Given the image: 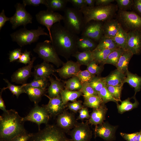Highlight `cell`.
Wrapping results in <instances>:
<instances>
[{"label":"cell","mask_w":141,"mask_h":141,"mask_svg":"<svg viewBox=\"0 0 141 141\" xmlns=\"http://www.w3.org/2000/svg\"><path fill=\"white\" fill-rule=\"evenodd\" d=\"M51 44L58 55L67 61L78 49L77 35L67 29L60 23L55 24L50 30Z\"/></svg>","instance_id":"6da1fadb"},{"label":"cell","mask_w":141,"mask_h":141,"mask_svg":"<svg viewBox=\"0 0 141 141\" xmlns=\"http://www.w3.org/2000/svg\"><path fill=\"white\" fill-rule=\"evenodd\" d=\"M23 118L11 109L0 116V139L10 141L17 136L26 132Z\"/></svg>","instance_id":"7a4b0ae2"},{"label":"cell","mask_w":141,"mask_h":141,"mask_svg":"<svg viewBox=\"0 0 141 141\" xmlns=\"http://www.w3.org/2000/svg\"><path fill=\"white\" fill-rule=\"evenodd\" d=\"M83 14L85 25L91 21L105 22L113 19L118 10L117 6L111 4L105 6H86L80 10Z\"/></svg>","instance_id":"3957f363"},{"label":"cell","mask_w":141,"mask_h":141,"mask_svg":"<svg viewBox=\"0 0 141 141\" xmlns=\"http://www.w3.org/2000/svg\"><path fill=\"white\" fill-rule=\"evenodd\" d=\"M63 11L64 26L77 35L81 33L85 24L84 15L80 10L74 7H67Z\"/></svg>","instance_id":"277c9868"},{"label":"cell","mask_w":141,"mask_h":141,"mask_svg":"<svg viewBox=\"0 0 141 141\" xmlns=\"http://www.w3.org/2000/svg\"><path fill=\"white\" fill-rule=\"evenodd\" d=\"M44 29L38 26L37 29L29 30L24 27L11 33L10 35L13 41L16 42L20 47L37 42L41 35L49 36Z\"/></svg>","instance_id":"5b68a950"},{"label":"cell","mask_w":141,"mask_h":141,"mask_svg":"<svg viewBox=\"0 0 141 141\" xmlns=\"http://www.w3.org/2000/svg\"><path fill=\"white\" fill-rule=\"evenodd\" d=\"M57 125L46 124L45 127L33 134L28 141H72Z\"/></svg>","instance_id":"8992f818"},{"label":"cell","mask_w":141,"mask_h":141,"mask_svg":"<svg viewBox=\"0 0 141 141\" xmlns=\"http://www.w3.org/2000/svg\"><path fill=\"white\" fill-rule=\"evenodd\" d=\"M33 51L43 61L52 63L57 68L62 66L64 63L60 58L51 44V40H45L38 43Z\"/></svg>","instance_id":"52a82bcc"},{"label":"cell","mask_w":141,"mask_h":141,"mask_svg":"<svg viewBox=\"0 0 141 141\" xmlns=\"http://www.w3.org/2000/svg\"><path fill=\"white\" fill-rule=\"evenodd\" d=\"M117 18L121 26L127 32L135 30H141V16L134 11L119 10Z\"/></svg>","instance_id":"ba28073f"},{"label":"cell","mask_w":141,"mask_h":141,"mask_svg":"<svg viewBox=\"0 0 141 141\" xmlns=\"http://www.w3.org/2000/svg\"><path fill=\"white\" fill-rule=\"evenodd\" d=\"M15 7L16 9L15 12L10 17V21L12 29H15L21 26L25 27L27 24L32 23L33 17L27 11L26 7L22 3H17L15 5Z\"/></svg>","instance_id":"9c48e42d"},{"label":"cell","mask_w":141,"mask_h":141,"mask_svg":"<svg viewBox=\"0 0 141 141\" xmlns=\"http://www.w3.org/2000/svg\"><path fill=\"white\" fill-rule=\"evenodd\" d=\"M36 20L41 25L45 26L49 33L51 41L52 40L50 30L54 24L60 23L63 19V16L56 12L48 10L39 11L36 15Z\"/></svg>","instance_id":"30bf717a"},{"label":"cell","mask_w":141,"mask_h":141,"mask_svg":"<svg viewBox=\"0 0 141 141\" xmlns=\"http://www.w3.org/2000/svg\"><path fill=\"white\" fill-rule=\"evenodd\" d=\"M50 116L45 108L42 105L40 106L38 104H35L34 107L30 110L28 114L23 118L25 122L29 121L37 124L39 130H40L41 124H47Z\"/></svg>","instance_id":"8fae6325"},{"label":"cell","mask_w":141,"mask_h":141,"mask_svg":"<svg viewBox=\"0 0 141 141\" xmlns=\"http://www.w3.org/2000/svg\"><path fill=\"white\" fill-rule=\"evenodd\" d=\"M88 121L84 122H77L75 126L68 133L71 137L72 141H90L92 137Z\"/></svg>","instance_id":"7c38bea8"},{"label":"cell","mask_w":141,"mask_h":141,"mask_svg":"<svg viewBox=\"0 0 141 141\" xmlns=\"http://www.w3.org/2000/svg\"><path fill=\"white\" fill-rule=\"evenodd\" d=\"M102 22L91 21L85 25L81 34V36H85L99 42L103 36Z\"/></svg>","instance_id":"4fadbf2b"},{"label":"cell","mask_w":141,"mask_h":141,"mask_svg":"<svg viewBox=\"0 0 141 141\" xmlns=\"http://www.w3.org/2000/svg\"><path fill=\"white\" fill-rule=\"evenodd\" d=\"M117 126H114L108 123L103 122L102 124L96 126L94 131L95 138L99 137L106 141H112L115 139V132Z\"/></svg>","instance_id":"5bb4252c"},{"label":"cell","mask_w":141,"mask_h":141,"mask_svg":"<svg viewBox=\"0 0 141 141\" xmlns=\"http://www.w3.org/2000/svg\"><path fill=\"white\" fill-rule=\"evenodd\" d=\"M126 50L133 55L141 53V30H135L128 32Z\"/></svg>","instance_id":"9a60e30c"},{"label":"cell","mask_w":141,"mask_h":141,"mask_svg":"<svg viewBox=\"0 0 141 141\" xmlns=\"http://www.w3.org/2000/svg\"><path fill=\"white\" fill-rule=\"evenodd\" d=\"M57 125L66 133H68L78 122L73 114L65 110L57 116Z\"/></svg>","instance_id":"2e32d148"},{"label":"cell","mask_w":141,"mask_h":141,"mask_svg":"<svg viewBox=\"0 0 141 141\" xmlns=\"http://www.w3.org/2000/svg\"><path fill=\"white\" fill-rule=\"evenodd\" d=\"M36 58L33 57L31 63L27 65L18 69L11 76V80L17 84H23L26 83L28 79L32 75V69Z\"/></svg>","instance_id":"e0dca14e"},{"label":"cell","mask_w":141,"mask_h":141,"mask_svg":"<svg viewBox=\"0 0 141 141\" xmlns=\"http://www.w3.org/2000/svg\"><path fill=\"white\" fill-rule=\"evenodd\" d=\"M81 66L77 61L68 60L64 63L61 68L56 69V72L61 78L69 79L75 76L76 73L81 70Z\"/></svg>","instance_id":"ac0fdd59"},{"label":"cell","mask_w":141,"mask_h":141,"mask_svg":"<svg viewBox=\"0 0 141 141\" xmlns=\"http://www.w3.org/2000/svg\"><path fill=\"white\" fill-rule=\"evenodd\" d=\"M49 99L47 104L43 105L46 109L50 117H55L65 110V105L63 103L60 95L53 98L45 95Z\"/></svg>","instance_id":"d6986e66"},{"label":"cell","mask_w":141,"mask_h":141,"mask_svg":"<svg viewBox=\"0 0 141 141\" xmlns=\"http://www.w3.org/2000/svg\"><path fill=\"white\" fill-rule=\"evenodd\" d=\"M54 66L49 63L43 61L34 67L32 75L34 77H40L48 78L56 72Z\"/></svg>","instance_id":"ffe728a7"},{"label":"cell","mask_w":141,"mask_h":141,"mask_svg":"<svg viewBox=\"0 0 141 141\" xmlns=\"http://www.w3.org/2000/svg\"><path fill=\"white\" fill-rule=\"evenodd\" d=\"M105 104H103L97 109H93L88 121L89 124L95 126L102 124L105 119L108 109Z\"/></svg>","instance_id":"44dd1931"},{"label":"cell","mask_w":141,"mask_h":141,"mask_svg":"<svg viewBox=\"0 0 141 141\" xmlns=\"http://www.w3.org/2000/svg\"><path fill=\"white\" fill-rule=\"evenodd\" d=\"M121 26L117 19H113L104 22L103 26V36L113 39L119 31Z\"/></svg>","instance_id":"7402d4cb"},{"label":"cell","mask_w":141,"mask_h":141,"mask_svg":"<svg viewBox=\"0 0 141 141\" xmlns=\"http://www.w3.org/2000/svg\"><path fill=\"white\" fill-rule=\"evenodd\" d=\"M55 79L51 76L49 77L48 79L50 84L48 89V97L51 98L56 97L60 95L61 91L64 89V84L55 75Z\"/></svg>","instance_id":"603a6c76"},{"label":"cell","mask_w":141,"mask_h":141,"mask_svg":"<svg viewBox=\"0 0 141 141\" xmlns=\"http://www.w3.org/2000/svg\"><path fill=\"white\" fill-rule=\"evenodd\" d=\"M126 74L122 73L117 69L105 77L106 85L119 86L123 85Z\"/></svg>","instance_id":"cb8c5ba5"},{"label":"cell","mask_w":141,"mask_h":141,"mask_svg":"<svg viewBox=\"0 0 141 141\" xmlns=\"http://www.w3.org/2000/svg\"><path fill=\"white\" fill-rule=\"evenodd\" d=\"M26 93L30 100L34 104H38L42 97L45 95L46 90L42 89L31 86H25L22 84Z\"/></svg>","instance_id":"d4e9b609"},{"label":"cell","mask_w":141,"mask_h":141,"mask_svg":"<svg viewBox=\"0 0 141 141\" xmlns=\"http://www.w3.org/2000/svg\"><path fill=\"white\" fill-rule=\"evenodd\" d=\"M97 44L90 38L83 36L79 37L77 41L78 49L81 51H92L96 48Z\"/></svg>","instance_id":"484cf974"},{"label":"cell","mask_w":141,"mask_h":141,"mask_svg":"<svg viewBox=\"0 0 141 141\" xmlns=\"http://www.w3.org/2000/svg\"><path fill=\"white\" fill-rule=\"evenodd\" d=\"M134 55L130 51L125 50L121 55L116 67L121 72L125 74L128 70L129 62Z\"/></svg>","instance_id":"4316f807"},{"label":"cell","mask_w":141,"mask_h":141,"mask_svg":"<svg viewBox=\"0 0 141 141\" xmlns=\"http://www.w3.org/2000/svg\"><path fill=\"white\" fill-rule=\"evenodd\" d=\"M125 83H128L134 88L135 92L134 96L141 89V77L131 73L128 70L126 73V77L124 81V84Z\"/></svg>","instance_id":"83f0119b"},{"label":"cell","mask_w":141,"mask_h":141,"mask_svg":"<svg viewBox=\"0 0 141 141\" xmlns=\"http://www.w3.org/2000/svg\"><path fill=\"white\" fill-rule=\"evenodd\" d=\"M60 95L65 105L67 104L69 101L72 102L76 101L78 98L83 96L82 93L80 90L71 91L66 89L61 91Z\"/></svg>","instance_id":"f1b7e54d"},{"label":"cell","mask_w":141,"mask_h":141,"mask_svg":"<svg viewBox=\"0 0 141 141\" xmlns=\"http://www.w3.org/2000/svg\"><path fill=\"white\" fill-rule=\"evenodd\" d=\"M72 56L75 57L77 61L81 66H87L94 60L92 51H78L73 54Z\"/></svg>","instance_id":"f546056e"},{"label":"cell","mask_w":141,"mask_h":141,"mask_svg":"<svg viewBox=\"0 0 141 141\" xmlns=\"http://www.w3.org/2000/svg\"><path fill=\"white\" fill-rule=\"evenodd\" d=\"M115 49H95L92 51L94 60L99 64L104 66L109 55Z\"/></svg>","instance_id":"4dcf8cb0"},{"label":"cell","mask_w":141,"mask_h":141,"mask_svg":"<svg viewBox=\"0 0 141 141\" xmlns=\"http://www.w3.org/2000/svg\"><path fill=\"white\" fill-rule=\"evenodd\" d=\"M47 10L55 12L56 11H63L65 10L68 0H46Z\"/></svg>","instance_id":"1f68e13d"},{"label":"cell","mask_w":141,"mask_h":141,"mask_svg":"<svg viewBox=\"0 0 141 141\" xmlns=\"http://www.w3.org/2000/svg\"><path fill=\"white\" fill-rule=\"evenodd\" d=\"M128 32L121 26L120 29L113 38L115 42L120 48L126 50Z\"/></svg>","instance_id":"d6a6232c"},{"label":"cell","mask_w":141,"mask_h":141,"mask_svg":"<svg viewBox=\"0 0 141 141\" xmlns=\"http://www.w3.org/2000/svg\"><path fill=\"white\" fill-rule=\"evenodd\" d=\"M135 101L133 103L131 102L130 98H128L125 100L121 102V104H119L117 103V108L118 112L120 114H122L127 111H130L134 108H137L139 103L135 97V96L133 97Z\"/></svg>","instance_id":"836d02e7"},{"label":"cell","mask_w":141,"mask_h":141,"mask_svg":"<svg viewBox=\"0 0 141 141\" xmlns=\"http://www.w3.org/2000/svg\"><path fill=\"white\" fill-rule=\"evenodd\" d=\"M119 48L112 38L103 36L95 49H113Z\"/></svg>","instance_id":"e575fe53"},{"label":"cell","mask_w":141,"mask_h":141,"mask_svg":"<svg viewBox=\"0 0 141 141\" xmlns=\"http://www.w3.org/2000/svg\"><path fill=\"white\" fill-rule=\"evenodd\" d=\"M84 98L83 105L87 108L97 109L104 103L101 98L98 95Z\"/></svg>","instance_id":"d590c367"},{"label":"cell","mask_w":141,"mask_h":141,"mask_svg":"<svg viewBox=\"0 0 141 141\" xmlns=\"http://www.w3.org/2000/svg\"><path fill=\"white\" fill-rule=\"evenodd\" d=\"M64 84V89L71 91H79L81 89L82 84L78 78L74 76L69 78L63 82Z\"/></svg>","instance_id":"8d00e7d4"},{"label":"cell","mask_w":141,"mask_h":141,"mask_svg":"<svg viewBox=\"0 0 141 141\" xmlns=\"http://www.w3.org/2000/svg\"><path fill=\"white\" fill-rule=\"evenodd\" d=\"M125 50L121 48L114 50L109 55L104 64H111L116 67L121 55Z\"/></svg>","instance_id":"74e56055"},{"label":"cell","mask_w":141,"mask_h":141,"mask_svg":"<svg viewBox=\"0 0 141 141\" xmlns=\"http://www.w3.org/2000/svg\"><path fill=\"white\" fill-rule=\"evenodd\" d=\"M48 79L40 77H34L32 81L29 83L23 84L25 86H31L46 90L48 84Z\"/></svg>","instance_id":"f35d334b"},{"label":"cell","mask_w":141,"mask_h":141,"mask_svg":"<svg viewBox=\"0 0 141 141\" xmlns=\"http://www.w3.org/2000/svg\"><path fill=\"white\" fill-rule=\"evenodd\" d=\"M89 83L97 94L104 86L106 85L104 77L98 76L95 77Z\"/></svg>","instance_id":"ab89813d"},{"label":"cell","mask_w":141,"mask_h":141,"mask_svg":"<svg viewBox=\"0 0 141 141\" xmlns=\"http://www.w3.org/2000/svg\"><path fill=\"white\" fill-rule=\"evenodd\" d=\"M7 83V89H8L14 95H15L17 98L21 94L25 93L24 87L22 85H15L9 82V80L6 79H3Z\"/></svg>","instance_id":"60d3db41"},{"label":"cell","mask_w":141,"mask_h":141,"mask_svg":"<svg viewBox=\"0 0 141 141\" xmlns=\"http://www.w3.org/2000/svg\"><path fill=\"white\" fill-rule=\"evenodd\" d=\"M75 76L78 78L82 85L85 83L90 81L96 76L92 74L86 69L84 70H80L76 73Z\"/></svg>","instance_id":"b9f144b4"},{"label":"cell","mask_w":141,"mask_h":141,"mask_svg":"<svg viewBox=\"0 0 141 141\" xmlns=\"http://www.w3.org/2000/svg\"><path fill=\"white\" fill-rule=\"evenodd\" d=\"M103 66L99 64L93 60L87 66L86 69L92 74L98 76L103 71Z\"/></svg>","instance_id":"7bdbcfd3"},{"label":"cell","mask_w":141,"mask_h":141,"mask_svg":"<svg viewBox=\"0 0 141 141\" xmlns=\"http://www.w3.org/2000/svg\"><path fill=\"white\" fill-rule=\"evenodd\" d=\"M98 95L101 98L105 104L110 101L118 103V101L113 97L108 91L106 85L104 86L98 92Z\"/></svg>","instance_id":"ee69618b"},{"label":"cell","mask_w":141,"mask_h":141,"mask_svg":"<svg viewBox=\"0 0 141 141\" xmlns=\"http://www.w3.org/2000/svg\"><path fill=\"white\" fill-rule=\"evenodd\" d=\"M123 85L112 86L106 85L107 89L113 97L118 102H121V95Z\"/></svg>","instance_id":"f6af8a7d"},{"label":"cell","mask_w":141,"mask_h":141,"mask_svg":"<svg viewBox=\"0 0 141 141\" xmlns=\"http://www.w3.org/2000/svg\"><path fill=\"white\" fill-rule=\"evenodd\" d=\"M80 90L82 92L84 98L98 95L97 93L90 86L89 82L82 84V87Z\"/></svg>","instance_id":"bcb514c9"},{"label":"cell","mask_w":141,"mask_h":141,"mask_svg":"<svg viewBox=\"0 0 141 141\" xmlns=\"http://www.w3.org/2000/svg\"><path fill=\"white\" fill-rule=\"evenodd\" d=\"M119 10L127 11L132 8L133 0H116Z\"/></svg>","instance_id":"7dc6e473"},{"label":"cell","mask_w":141,"mask_h":141,"mask_svg":"<svg viewBox=\"0 0 141 141\" xmlns=\"http://www.w3.org/2000/svg\"><path fill=\"white\" fill-rule=\"evenodd\" d=\"M82 101L79 100L67 103L68 108L74 113H77L84 107L82 105Z\"/></svg>","instance_id":"c3c4849f"},{"label":"cell","mask_w":141,"mask_h":141,"mask_svg":"<svg viewBox=\"0 0 141 141\" xmlns=\"http://www.w3.org/2000/svg\"><path fill=\"white\" fill-rule=\"evenodd\" d=\"M22 53L21 48H17L10 51L9 59L10 62L17 61L20 58Z\"/></svg>","instance_id":"681fc988"},{"label":"cell","mask_w":141,"mask_h":141,"mask_svg":"<svg viewBox=\"0 0 141 141\" xmlns=\"http://www.w3.org/2000/svg\"><path fill=\"white\" fill-rule=\"evenodd\" d=\"M30 51L26 50L24 52L22 53L17 62L25 65L30 64L31 61L30 57Z\"/></svg>","instance_id":"f907efd6"},{"label":"cell","mask_w":141,"mask_h":141,"mask_svg":"<svg viewBox=\"0 0 141 141\" xmlns=\"http://www.w3.org/2000/svg\"><path fill=\"white\" fill-rule=\"evenodd\" d=\"M22 2L25 7L27 5L37 6L40 4H43L46 7L47 5L46 0H23Z\"/></svg>","instance_id":"816d5d0a"},{"label":"cell","mask_w":141,"mask_h":141,"mask_svg":"<svg viewBox=\"0 0 141 141\" xmlns=\"http://www.w3.org/2000/svg\"><path fill=\"white\" fill-rule=\"evenodd\" d=\"M79 115L77 120H83L85 119H89L90 118V115L89 114L88 109L87 107H84L80 110L78 111Z\"/></svg>","instance_id":"f5cc1de1"},{"label":"cell","mask_w":141,"mask_h":141,"mask_svg":"<svg viewBox=\"0 0 141 141\" xmlns=\"http://www.w3.org/2000/svg\"><path fill=\"white\" fill-rule=\"evenodd\" d=\"M68 2L70 3L74 8L80 10L84 7L87 6L84 0H68Z\"/></svg>","instance_id":"db71d44e"},{"label":"cell","mask_w":141,"mask_h":141,"mask_svg":"<svg viewBox=\"0 0 141 141\" xmlns=\"http://www.w3.org/2000/svg\"><path fill=\"white\" fill-rule=\"evenodd\" d=\"M33 134V133H28L26 132L17 136L13 139L14 141H28Z\"/></svg>","instance_id":"11a10c76"},{"label":"cell","mask_w":141,"mask_h":141,"mask_svg":"<svg viewBox=\"0 0 141 141\" xmlns=\"http://www.w3.org/2000/svg\"><path fill=\"white\" fill-rule=\"evenodd\" d=\"M138 132L131 134L120 133L121 136L127 141H136Z\"/></svg>","instance_id":"9f6ffc18"},{"label":"cell","mask_w":141,"mask_h":141,"mask_svg":"<svg viewBox=\"0 0 141 141\" xmlns=\"http://www.w3.org/2000/svg\"><path fill=\"white\" fill-rule=\"evenodd\" d=\"M134 11L141 16V0H133Z\"/></svg>","instance_id":"6f0895ef"},{"label":"cell","mask_w":141,"mask_h":141,"mask_svg":"<svg viewBox=\"0 0 141 141\" xmlns=\"http://www.w3.org/2000/svg\"><path fill=\"white\" fill-rule=\"evenodd\" d=\"M10 17H9L6 16L4 11L3 9L0 13V31L4 26L7 21H10Z\"/></svg>","instance_id":"680465c9"},{"label":"cell","mask_w":141,"mask_h":141,"mask_svg":"<svg viewBox=\"0 0 141 141\" xmlns=\"http://www.w3.org/2000/svg\"><path fill=\"white\" fill-rule=\"evenodd\" d=\"M114 0H96V6H105L111 4L114 2Z\"/></svg>","instance_id":"91938a15"},{"label":"cell","mask_w":141,"mask_h":141,"mask_svg":"<svg viewBox=\"0 0 141 141\" xmlns=\"http://www.w3.org/2000/svg\"><path fill=\"white\" fill-rule=\"evenodd\" d=\"M6 89V87H4L1 89L0 94V109L3 110L4 112H7L8 110L6 109L4 102L2 97V95L3 92Z\"/></svg>","instance_id":"94428289"},{"label":"cell","mask_w":141,"mask_h":141,"mask_svg":"<svg viewBox=\"0 0 141 141\" xmlns=\"http://www.w3.org/2000/svg\"><path fill=\"white\" fill-rule=\"evenodd\" d=\"M87 6L89 7H95L96 0H84Z\"/></svg>","instance_id":"6125c7cd"},{"label":"cell","mask_w":141,"mask_h":141,"mask_svg":"<svg viewBox=\"0 0 141 141\" xmlns=\"http://www.w3.org/2000/svg\"><path fill=\"white\" fill-rule=\"evenodd\" d=\"M136 141H141V131L138 132Z\"/></svg>","instance_id":"be15d7a7"},{"label":"cell","mask_w":141,"mask_h":141,"mask_svg":"<svg viewBox=\"0 0 141 141\" xmlns=\"http://www.w3.org/2000/svg\"><path fill=\"white\" fill-rule=\"evenodd\" d=\"M0 141H6L5 140L2 139H0Z\"/></svg>","instance_id":"e7e4bbea"},{"label":"cell","mask_w":141,"mask_h":141,"mask_svg":"<svg viewBox=\"0 0 141 141\" xmlns=\"http://www.w3.org/2000/svg\"><path fill=\"white\" fill-rule=\"evenodd\" d=\"M14 141V140L13 139L12 140H11V141Z\"/></svg>","instance_id":"03108f58"}]
</instances>
